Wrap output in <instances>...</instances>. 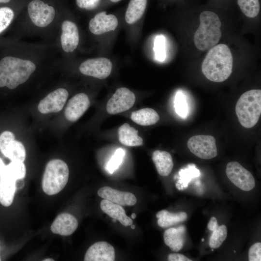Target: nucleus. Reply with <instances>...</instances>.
<instances>
[{
  "label": "nucleus",
  "instance_id": "1",
  "mask_svg": "<svg viewBox=\"0 0 261 261\" xmlns=\"http://www.w3.org/2000/svg\"><path fill=\"white\" fill-rule=\"evenodd\" d=\"M233 58L229 47L225 44L216 45L210 49L202 65V71L208 80L222 82L232 72Z\"/></svg>",
  "mask_w": 261,
  "mask_h": 261
},
{
  "label": "nucleus",
  "instance_id": "2",
  "mask_svg": "<svg viewBox=\"0 0 261 261\" xmlns=\"http://www.w3.org/2000/svg\"><path fill=\"white\" fill-rule=\"evenodd\" d=\"M36 69L32 61L12 56L0 60V87L13 89L25 83Z\"/></svg>",
  "mask_w": 261,
  "mask_h": 261
},
{
  "label": "nucleus",
  "instance_id": "3",
  "mask_svg": "<svg viewBox=\"0 0 261 261\" xmlns=\"http://www.w3.org/2000/svg\"><path fill=\"white\" fill-rule=\"evenodd\" d=\"M200 21L193 41L197 49L205 51L215 46L219 41L221 23L218 16L209 11H204L200 14Z\"/></svg>",
  "mask_w": 261,
  "mask_h": 261
},
{
  "label": "nucleus",
  "instance_id": "4",
  "mask_svg": "<svg viewBox=\"0 0 261 261\" xmlns=\"http://www.w3.org/2000/svg\"><path fill=\"white\" fill-rule=\"evenodd\" d=\"M235 113L243 127H254L261 114V90L252 89L244 93L236 102Z\"/></svg>",
  "mask_w": 261,
  "mask_h": 261
},
{
  "label": "nucleus",
  "instance_id": "5",
  "mask_svg": "<svg viewBox=\"0 0 261 261\" xmlns=\"http://www.w3.org/2000/svg\"><path fill=\"white\" fill-rule=\"evenodd\" d=\"M69 175L67 164L60 159H53L46 164L42 186L43 191L49 195L59 193L67 184Z\"/></svg>",
  "mask_w": 261,
  "mask_h": 261
},
{
  "label": "nucleus",
  "instance_id": "6",
  "mask_svg": "<svg viewBox=\"0 0 261 261\" xmlns=\"http://www.w3.org/2000/svg\"><path fill=\"white\" fill-rule=\"evenodd\" d=\"M27 11L31 22L40 28L49 25L57 13L54 5L45 0H30L27 4Z\"/></svg>",
  "mask_w": 261,
  "mask_h": 261
},
{
  "label": "nucleus",
  "instance_id": "7",
  "mask_svg": "<svg viewBox=\"0 0 261 261\" xmlns=\"http://www.w3.org/2000/svg\"><path fill=\"white\" fill-rule=\"evenodd\" d=\"M216 141L209 135H197L191 137L187 142L190 152L202 159H213L218 154Z\"/></svg>",
  "mask_w": 261,
  "mask_h": 261
},
{
  "label": "nucleus",
  "instance_id": "8",
  "mask_svg": "<svg viewBox=\"0 0 261 261\" xmlns=\"http://www.w3.org/2000/svg\"><path fill=\"white\" fill-rule=\"evenodd\" d=\"M226 173L229 180L241 190L250 191L255 186L253 175L238 162H229L226 166Z\"/></svg>",
  "mask_w": 261,
  "mask_h": 261
},
{
  "label": "nucleus",
  "instance_id": "9",
  "mask_svg": "<svg viewBox=\"0 0 261 261\" xmlns=\"http://www.w3.org/2000/svg\"><path fill=\"white\" fill-rule=\"evenodd\" d=\"M135 99V94L130 89L120 87L108 101L107 112L109 114L115 115L127 111L133 106Z\"/></svg>",
  "mask_w": 261,
  "mask_h": 261
},
{
  "label": "nucleus",
  "instance_id": "10",
  "mask_svg": "<svg viewBox=\"0 0 261 261\" xmlns=\"http://www.w3.org/2000/svg\"><path fill=\"white\" fill-rule=\"evenodd\" d=\"M79 69L84 75L104 79L111 72L112 63L109 59L105 58H90L83 62Z\"/></svg>",
  "mask_w": 261,
  "mask_h": 261
},
{
  "label": "nucleus",
  "instance_id": "11",
  "mask_svg": "<svg viewBox=\"0 0 261 261\" xmlns=\"http://www.w3.org/2000/svg\"><path fill=\"white\" fill-rule=\"evenodd\" d=\"M68 96V92L66 89L58 88L40 101L38 110L43 114L59 112L63 109Z\"/></svg>",
  "mask_w": 261,
  "mask_h": 261
},
{
  "label": "nucleus",
  "instance_id": "12",
  "mask_svg": "<svg viewBox=\"0 0 261 261\" xmlns=\"http://www.w3.org/2000/svg\"><path fill=\"white\" fill-rule=\"evenodd\" d=\"M90 101L87 94L80 93L71 98L65 109L66 118L71 122L78 120L90 106Z\"/></svg>",
  "mask_w": 261,
  "mask_h": 261
},
{
  "label": "nucleus",
  "instance_id": "13",
  "mask_svg": "<svg viewBox=\"0 0 261 261\" xmlns=\"http://www.w3.org/2000/svg\"><path fill=\"white\" fill-rule=\"evenodd\" d=\"M118 20L113 14H107L105 12L97 14L90 19L88 28L90 32L95 35H101L113 31L118 26Z\"/></svg>",
  "mask_w": 261,
  "mask_h": 261
},
{
  "label": "nucleus",
  "instance_id": "14",
  "mask_svg": "<svg viewBox=\"0 0 261 261\" xmlns=\"http://www.w3.org/2000/svg\"><path fill=\"white\" fill-rule=\"evenodd\" d=\"M61 28V47L65 52H72L79 44V34L78 28L73 22L65 20L62 23Z\"/></svg>",
  "mask_w": 261,
  "mask_h": 261
},
{
  "label": "nucleus",
  "instance_id": "15",
  "mask_svg": "<svg viewBox=\"0 0 261 261\" xmlns=\"http://www.w3.org/2000/svg\"><path fill=\"white\" fill-rule=\"evenodd\" d=\"M115 252L114 247L105 241L93 244L87 250L85 261H114Z\"/></svg>",
  "mask_w": 261,
  "mask_h": 261
},
{
  "label": "nucleus",
  "instance_id": "16",
  "mask_svg": "<svg viewBox=\"0 0 261 261\" xmlns=\"http://www.w3.org/2000/svg\"><path fill=\"white\" fill-rule=\"evenodd\" d=\"M97 193L103 199L121 206H132L137 202V199L132 193L119 191L108 186L100 188Z\"/></svg>",
  "mask_w": 261,
  "mask_h": 261
},
{
  "label": "nucleus",
  "instance_id": "17",
  "mask_svg": "<svg viewBox=\"0 0 261 261\" xmlns=\"http://www.w3.org/2000/svg\"><path fill=\"white\" fill-rule=\"evenodd\" d=\"M77 227V220L73 216L69 213H63L56 217L50 229L55 234L68 236L72 234Z\"/></svg>",
  "mask_w": 261,
  "mask_h": 261
},
{
  "label": "nucleus",
  "instance_id": "18",
  "mask_svg": "<svg viewBox=\"0 0 261 261\" xmlns=\"http://www.w3.org/2000/svg\"><path fill=\"white\" fill-rule=\"evenodd\" d=\"M186 229L184 225L167 229L164 232L165 245L174 252L182 249L186 241Z\"/></svg>",
  "mask_w": 261,
  "mask_h": 261
},
{
  "label": "nucleus",
  "instance_id": "19",
  "mask_svg": "<svg viewBox=\"0 0 261 261\" xmlns=\"http://www.w3.org/2000/svg\"><path fill=\"white\" fill-rule=\"evenodd\" d=\"M102 211L114 219L117 220L124 226H130L132 220L128 217L121 205L103 199L100 203Z\"/></svg>",
  "mask_w": 261,
  "mask_h": 261
},
{
  "label": "nucleus",
  "instance_id": "20",
  "mask_svg": "<svg viewBox=\"0 0 261 261\" xmlns=\"http://www.w3.org/2000/svg\"><path fill=\"white\" fill-rule=\"evenodd\" d=\"M152 158L159 174L162 176L169 175L174 166L171 155L167 151L157 150L153 152Z\"/></svg>",
  "mask_w": 261,
  "mask_h": 261
},
{
  "label": "nucleus",
  "instance_id": "21",
  "mask_svg": "<svg viewBox=\"0 0 261 261\" xmlns=\"http://www.w3.org/2000/svg\"><path fill=\"white\" fill-rule=\"evenodd\" d=\"M138 130L128 123L122 124L118 129L119 142L128 146H138L143 144V139L138 135Z\"/></svg>",
  "mask_w": 261,
  "mask_h": 261
},
{
  "label": "nucleus",
  "instance_id": "22",
  "mask_svg": "<svg viewBox=\"0 0 261 261\" xmlns=\"http://www.w3.org/2000/svg\"><path fill=\"white\" fill-rule=\"evenodd\" d=\"M16 181L3 175L0 180V203L9 206L12 203L16 190Z\"/></svg>",
  "mask_w": 261,
  "mask_h": 261
},
{
  "label": "nucleus",
  "instance_id": "23",
  "mask_svg": "<svg viewBox=\"0 0 261 261\" xmlns=\"http://www.w3.org/2000/svg\"><path fill=\"white\" fill-rule=\"evenodd\" d=\"M131 119L141 126H150L156 124L160 119L158 113L150 108H145L132 112Z\"/></svg>",
  "mask_w": 261,
  "mask_h": 261
},
{
  "label": "nucleus",
  "instance_id": "24",
  "mask_svg": "<svg viewBox=\"0 0 261 261\" xmlns=\"http://www.w3.org/2000/svg\"><path fill=\"white\" fill-rule=\"evenodd\" d=\"M158 225L162 228H168L177 223L185 221L187 215L185 212L177 213L170 212L166 210H162L156 214Z\"/></svg>",
  "mask_w": 261,
  "mask_h": 261
},
{
  "label": "nucleus",
  "instance_id": "25",
  "mask_svg": "<svg viewBox=\"0 0 261 261\" xmlns=\"http://www.w3.org/2000/svg\"><path fill=\"white\" fill-rule=\"evenodd\" d=\"M147 0H130L125 14V20L129 24L138 21L143 16Z\"/></svg>",
  "mask_w": 261,
  "mask_h": 261
},
{
  "label": "nucleus",
  "instance_id": "26",
  "mask_svg": "<svg viewBox=\"0 0 261 261\" xmlns=\"http://www.w3.org/2000/svg\"><path fill=\"white\" fill-rule=\"evenodd\" d=\"M1 153L11 161L23 162L26 156L23 144L15 140L10 142Z\"/></svg>",
  "mask_w": 261,
  "mask_h": 261
},
{
  "label": "nucleus",
  "instance_id": "27",
  "mask_svg": "<svg viewBox=\"0 0 261 261\" xmlns=\"http://www.w3.org/2000/svg\"><path fill=\"white\" fill-rule=\"evenodd\" d=\"M26 166L23 162L11 161L5 166L3 175L17 181L23 179L26 176Z\"/></svg>",
  "mask_w": 261,
  "mask_h": 261
},
{
  "label": "nucleus",
  "instance_id": "28",
  "mask_svg": "<svg viewBox=\"0 0 261 261\" xmlns=\"http://www.w3.org/2000/svg\"><path fill=\"white\" fill-rule=\"evenodd\" d=\"M212 233L209 240V246L213 249H216L220 246L227 236V229L225 225H218L214 228Z\"/></svg>",
  "mask_w": 261,
  "mask_h": 261
},
{
  "label": "nucleus",
  "instance_id": "29",
  "mask_svg": "<svg viewBox=\"0 0 261 261\" xmlns=\"http://www.w3.org/2000/svg\"><path fill=\"white\" fill-rule=\"evenodd\" d=\"M238 4L243 14L248 17L257 16L260 12L259 0H237Z\"/></svg>",
  "mask_w": 261,
  "mask_h": 261
},
{
  "label": "nucleus",
  "instance_id": "30",
  "mask_svg": "<svg viewBox=\"0 0 261 261\" xmlns=\"http://www.w3.org/2000/svg\"><path fill=\"white\" fill-rule=\"evenodd\" d=\"M14 16L13 9L9 7H0V33L10 25Z\"/></svg>",
  "mask_w": 261,
  "mask_h": 261
},
{
  "label": "nucleus",
  "instance_id": "31",
  "mask_svg": "<svg viewBox=\"0 0 261 261\" xmlns=\"http://www.w3.org/2000/svg\"><path fill=\"white\" fill-rule=\"evenodd\" d=\"M154 50L156 59L159 61H163L165 59L166 53L165 38L162 35L156 37Z\"/></svg>",
  "mask_w": 261,
  "mask_h": 261
},
{
  "label": "nucleus",
  "instance_id": "32",
  "mask_svg": "<svg viewBox=\"0 0 261 261\" xmlns=\"http://www.w3.org/2000/svg\"><path fill=\"white\" fill-rule=\"evenodd\" d=\"M174 102L176 113L181 117H186L188 112V105L185 97L181 91L176 93Z\"/></svg>",
  "mask_w": 261,
  "mask_h": 261
},
{
  "label": "nucleus",
  "instance_id": "33",
  "mask_svg": "<svg viewBox=\"0 0 261 261\" xmlns=\"http://www.w3.org/2000/svg\"><path fill=\"white\" fill-rule=\"evenodd\" d=\"M124 152L123 149L119 148L116 150L107 165V169L110 173H113L120 165L123 160Z\"/></svg>",
  "mask_w": 261,
  "mask_h": 261
},
{
  "label": "nucleus",
  "instance_id": "34",
  "mask_svg": "<svg viewBox=\"0 0 261 261\" xmlns=\"http://www.w3.org/2000/svg\"><path fill=\"white\" fill-rule=\"evenodd\" d=\"M249 261H261V243L258 242L254 244L249 248L248 253Z\"/></svg>",
  "mask_w": 261,
  "mask_h": 261
},
{
  "label": "nucleus",
  "instance_id": "35",
  "mask_svg": "<svg viewBox=\"0 0 261 261\" xmlns=\"http://www.w3.org/2000/svg\"><path fill=\"white\" fill-rule=\"evenodd\" d=\"M77 6L80 9L92 10L97 8L101 0H75Z\"/></svg>",
  "mask_w": 261,
  "mask_h": 261
},
{
  "label": "nucleus",
  "instance_id": "36",
  "mask_svg": "<svg viewBox=\"0 0 261 261\" xmlns=\"http://www.w3.org/2000/svg\"><path fill=\"white\" fill-rule=\"evenodd\" d=\"M15 140L14 134L10 131H4L0 135V150L2 152L6 146Z\"/></svg>",
  "mask_w": 261,
  "mask_h": 261
},
{
  "label": "nucleus",
  "instance_id": "37",
  "mask_svg": "<svg viewBox=\"0 0 261 261\" xmlns=\"http://www.w3.org/2000/svg\"><path fill=\"white\" fill-rule=\"evenodd\" d=\"M169 261H191L189 258L183 254L179 253H171L168 256Z\"/></svg>",
  "mask_w": 261,
  "mask_h": 261
},
{
  "label": "nucleus",
  "instance_id": "38",
  "mask_svg": "<svg viewBox=\"0 0 261 261\" xmlns=\"http://www.w3.org/2000/svg\"><path fill=\"white\" fill-rule=\"evenodd\" d=\"M5 166L3 160L0 158V180L3 175Z\"/></svg>",
  "mask_w": 261,
  "mask_h": 261
},
{
  "label": "nucleus",
  "instance_id": "39",
  "mask_svg": "<svg viewBox=\"0 0 261 261\" xmlns=\"http://www.w3.org/2000/svg\"><path fill=\"white\" fill-rule=\"evenodd\" d=\"M11 0H0V3H7L10 2Z\"/></svg>",
  "mask_w": 261,
  "mask_h": 261
},
{
  "label": "nucleus",
  "instance_id": "40",
  "mask_svg": "<svg viewBox=\"0 0 261 261\" xmlns=\"http://www.w3.org/2000/svg\"><path fill=\"white\" fill-rule=\"evenodd\" d=\"M131 217L132 219H135L136 217V215L135 213H132L131 215Z\"/></svg>",
  "mask_w": 261,
  "mask_h": 261
},
{
  "label": "nucleus",
  "instance_id": "41",
  "mask_svg": "<svg viewBox=\"0 0 261 261\" xmlns=\"http://www.w3.org/2000/svg\"><path fill=\"white\" fill-rule=\"evenodd\" d=\"M44 261H54V260L53 259H45L43 260Z\"/></svg>",
  "mask_w": 261,
  "mask_h": 261
},
{
  "label": "nucleus",
  "instance_id": "42",
  "mask_svg": "<svg viewBox=\"0 0 261 261\" xmlns=\"http://www.w3.org/2000/svg\"><path fill=\"white\" fill-rule=\"evenodd\" d=\"M111 1L113 2H118L121 0H110Z\"/></svg>",
  "mask_w": 261,
  "mask_h": 261
},
{
  "label": "nucleus",
  "instance_id": "43",
  "mask_svg": "<svg viewBox=\"0 0 261 261\" xmlns=\"http://www.w3.org/2000/svg\"><path fill=\"white\" fill-rule=\"evenodd\" d=\"M130 226H131V228L132 229H135V225L132 224V225H131Z\"/></svg>",
  "mask_w": 261,
  "mask_h": 261
},
{
  "label": "nucleus",
  "instance_id": "44",
  "mask_svg": "<svg viewBox=\"0 0 261 261\" xmlns=\"http://www.w3.org/2000/svg\"><path fill=\"white\" fill-rule=\"evenodd\" d=\"M204 241V239L203 238L202 239V241Z\"/></svg>",
  "mask_w": 261,
  "mask_h": 261
},
{
  "label": "nucleus",
  "instance_id": "45",
  "mask_svg": "<svg viewBox=\"0 0 261 261\" xmlns=\"http://www.w3.org/2000/svg\"></svg>",
  "mask_w": 261,
  "mask_h": 261
}]
</instances>
